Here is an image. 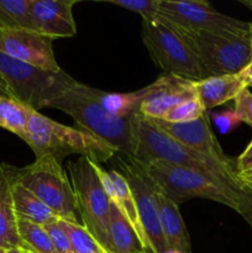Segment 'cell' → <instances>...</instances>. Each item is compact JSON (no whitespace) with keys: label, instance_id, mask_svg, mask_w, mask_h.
Returning a JSON list of instances; mask_svg holds the SVG:
<instances>
[{"label":"cell","instance_id":"603a6c76","mask_svg":"<svg viewBox=\"0 0 252 253\" xmlns=\"http://www.w3.org/2000/svg\"><path fill=\"white\" fill-rule=\"evenodd\" d=\"M35 109L7 95H0V127L25 140L30 115Z\"/></svg>","mask_w":252,"mask_h":253},{"label":"cell","instance_id":"7c38bea8","mask_svg":"<svg viewBox=\"0 0 252 253\" xmlns=\"http://www.w3.org/2000/svg\"><path fill=\"white\" fill-rule=\"evenodd\" d=\"M52 41L31 30H0V52L40 71L59 73L63 69L57 63Z\"/></svg>","mask_w":252,"mask_h":253},{"label":"cell","instance_id":"30bf717a","mask_svg":"<svg viewBox=\"0 0 252 253\" xmlns=\"http://www.w3.org/2000/svg\"><path fill=\"white\" fill-rule=\"evenodd\" d=\"M114 160L118 165L119 172L127 180L135 198L138 216L147 239L150 252L168 253L169 251L162 234L158 205L152 182L138 166L135 158L128 153L118 152Z\"/></svg>","mask_w":252,"mask_h":253},{"label":"cell","instance_id":"f546056e","mask_svg":"<svg viewBox=\"0 0 252 253\" xmlns=\"http://www.w3.org/2000/svg\"><path fill=\"white\" fill-rule=\"evenodd\" d=\"M235 100V114L240 121L247 124L252 128V91L249 88L240 91Z\"/></svg>","mask_w":252,"mask_h":253},{"label":"cell","instance_id":"3957f363","mask_svg":"<svg viewBox=\"0 0 252 253\" xmlns=\"http://www.w3.org/2000/svg\"><path fill=\"white\" fill-rule=\"evenodd\" d=\"M99 91L74 81L48 104V108L68 114L78 128L132 156L135 138L131 118L121 119L106 111L99 101Z\"/></svg>","mask_w":252,"mask_h":253},{"label":"cell","instance_id":"1f68e13d","mask_svg":"<svg viewBox=\"0 0 252 253\" xmlns=\"http://www.w3.org/2000/svg\"><path fill=\"white\" fill-rule=\"evenodd\" d=\"M214 120L221 133L230 132V131L234 130V128L241 123V121L239 120V118H237L236 114H235L234 110L222 111V113L215 114Z\"/></svg>","mask_w":252,"mask_h":253},{"label":"cell","instance_id":"ac0fdd59","mask_svg":"<svg viewBox=\"0 0 252 253\" xmlns=\"http://www.w3.org/2000/svg\"><path fill=\"white\" fill-rule=\"evenodd\" d=\"M11 166L0 163V249L24 250L11 195Z\"/></svg>","mask_w":252,"mask_h":253},{"label":"cell","instance_id":"277c9868","mask_svg":"<svg viewBox=\"0 0 252 253\" xmlns=\"http://www.w3.org/2000/svg\"><path fill=\"white\" fill-rule=\"evenodd\" d=\"M25 142L34 151L36 158L49 155L62 163L69 155L86 157L94 163L113 160L120 151L110 143L77 127L62 125L32 110L27 124Z\"/></svg>","mask_w":252,"mask_h":253},{"label":"cell","instance_id":"44dd1931","mask_svg":"<svg viewBox=\"0 0 252 253\" xmlns=\"http://www.w3.org/2000/svg\"><path fill=\"white\" fill-rule=\"evenodd\" d=\"M108 253H148L130 222L111 202Z\"/></svg>","mask_w":252,"mask_h":253},{"label":"cell","instance_id":"7402d4cb","mask_svg":"<svg viewBox=\"0 0 252 253\" xmlns=\"http://www.w3.org/2000/svg\"><path fill=\"white\" fill-rule=\"evenodd\" d=\"M153 83L130 93H106L99 91V101L106 111L121 119H130L140 113L141 104L152 93Z\"/></svg>","mask_w":252,"mask_h":253},{"label":"cell","instance_id":"836d02e7","mask_svg":"<svg viewBox=\"0 0 252 253\" xmlns=\"http://www.w3.org/2000/svg\"><path fill=\"white\" fill-rule=\"evenodd\" d=\"M241 2L246 6H249L250 9H252V0H241Z\"/></svg>","mask_w":252,"mask_h":253},{"label":"cell","instance_id":"4316f807","mask_svg":"<svg viewBox=\"0 0 252 253\" xmlns=\"http://www.w3.org/2000/svg\"><path fill=\"white\" fill-rule=\"evenodd\" d=\"M207 114V110L202 105L198 96L183 101L179 105L173 108L167 115L161 120H166L168 123H192L198 120Z\"/></svg>","mask_w":252,"mask_h":253},{"label":"cell","instance_id":"6da1fadb","mask_svg":"<svg viewBox=\"0 0 252 253\" xmlns=\"http://www.w3.org/2000/svg\"><path fill=\"white\" fill-rule=\"evenodd\" d=\"M131 124L135 138V151L132 157L138 162L160 161L175 167L197 170L237 189L252 193V188L245 184L237 174L236 161L229 163L220 162L192 148L185 147L169 136L158 131L140 113H136L131 118Z\"/></svg>","mask_w":252,"mask_h":253},{"label":"cell","instance_id":"484cf974","mask_svg":"<svg viewBox=\"0 0 252 253\" xmlns=\"http://www.w3.org/2000/svg\"><path fill=\"white\" fill-rule=\"evenodd\" d=\"M58 222L71 240L73 253H108L82 224L61 219Z\"/></svg>","mask_w":252,"mask_h":253},{"label":"cell","instance_id":"ffe728a7","mask_svg":"<svg viewBox=\"0 0 252 253\" xmlns=\"http://www.w3.org/2000/svg\"><path fill=\"white\" fill-rule=\"evenodd\" d=\"M11 195L15 212L19 219L27 220V221L35 222V224L42 225V226H46V225L58 220L57 215L46 204H43L30 190H27L26 188L22 187L19 182L15 180L14 173H12Z\"/></svg>","mask_w":252,"mask_h":253},{"label":"cell","instance_id":"74e56055","mask_svg":"<svg viewBox=\"0 0 252 253\" xmlns=\"http://www.w3.org/2000/svg\"><path fill=\"white\" fill-rule=\"evenodd\" d=\"M24 253H32V252H29V251H24Z\"/></svg>","mask_w":252,"mask_h":253},{"label":"cell","instance_id":"cb8c5ba5","mask_svg":"<svg viewBox=\"0 0 252 253\" xmlns=\"http://www.w3.org/2000/svg\"><path fill=\"white\" fill-rule=\"evenodd\" d=\"M14 29L35 31L30 0H0V30Z\"/></svg>","mask_w":252,"mask_h":253},{"label":"cell","instance_id":"e575fe53","mask_svg":"<svg viewBox=\"0 0 252 253\" xmlns=\"http://www.w3.org/2000/svg\"><path fill=\"white\" fill-rule=\"evenodd\" d=\"M7 253H24V251L20 249H11V250H7Z\"/></svg>","mask_w":252,"mask_h":253},{"label":"cell","instance_id":"8fae6325","mask_svg":"<svg viewBox=\"0 0 252 253\" xmlns=\"http://www.w3.org/2000/svg\"><path fill=\"white\" fill-rule=\"evenodd\" d=\"M158 16L180 29L205 32H250L251 22L216 11L200 0H160Z\"/></svg>","mask_w":252,"mask_h":253},{"label":"cell","instance_id":"d6a6232c","mask_svg":"<svg viewBox=\"0 0 252 253\" xmlns=\"http://www.w3.org/2000/svg\"><path fill=\"white\" fill-rule=\"evenodd\" d=\"M239 74L240 77L244 79V82L246 83V85L249 86V88L250 86H252V62L244 69V71L240 72Z\"/></svg>","mask_w":252,"mask_h":253},{"label":"cell","instance_id":"ba28073f","mask_svg":"<svg viewBox=\"0 0 252 253\" xmlns=\"http://www.w3.org/2000/svg\"><path fill=\"white\" fill-rule=\"evenodd\" d=\"M142 42L153 62L166 74L192 82L209 77L187 42L158 15L142 21Z\"/></svg>","mask_w":252,"mask_h":253},{"label":"cell","instance_id":"d6986e66","mask_svg":"<svg viewBox=\"0 0 252 253\" xmlns=\"http://www.w3.org/2000/svg\"><path fill=\"white\" fill-rule=\"evenodd\" d=\"M195 93L205 110H210L234 100L240 91L249 88L240 74L208 77L203 81L194 82Z\"/></svg>","mask_w":252,"mask_h":253},{"label":"cell","instance_id":"4fadbf2b","mask_svg":"<svg viewBox=\"0 0 252 253\" xmlns=\"http://www.w3.org/2000/svg\"><path fill=\"white\" fill-rule=\"evenodd\" d=\"M146 120L158 131L169 136L185 147L192 148L220 162H232L231 158L225 155L216 136L212 132L207 114L192 123H168L161 119L148 118H146Z\"/></svg>","mask_w":252,"mask_h":253},{"label":"cell","instance_id":"f1b7e54d","mask_svg":"<svg viewBox=\"0 0 252 253\" xmlns=\"http://www.w3.org/2000/svg\"><path fill=\"white\" fill-rule=\"evenodd\" d=\"M44 229L48 232L49 237L52 240V244H53L57 253H73L71 240H69L68 235L64 231L63 227L59 225L58 220L46 225Z\"/></svg>","mask_w":252,"mask_h":253},{"label":"cell","instance_id":"4dcf8cb0","mask_svg":"<svg viewBox=\"0 0 252 253\" xmlns=\"http://www.w3.org/2000/svg\"><path fill=\"white\" fill-rule=\"evenodd\" d=\"M236 170L240 179L252 188V141L245 148L244 152L237 157Z\"/></svg>","mask_w":252,"mask_h":253},{"label":"cell","instance_id":"5bb4252c","mask_svg":"<svg viewBox=\"0 0 252 253\" xmlns=\"http://www.w3.org/2000/svg\"><path fill=\"white\" fill-rule=\"evenodd\" d=\"M78 0H30L35 31L51 40L77 34L73 6Z\"/></svg>","mask_w":252,"mask_h":253},{"label":"cell","instance_id":"8d00e7d4","mask_svg":"<svg viewBox=\"0 0 252 253\" xmlns=\"http://www.w3.org/2000/svg\"><path fill=\"white\" fill-rule=\"evenodd\" d=\"M251 42H252V22H251Z\"/></svg>","mask_w":252,"mask_h":253},{"label":"cell","instance_id":"5b68a950","mask_svg":"<svg viewBox=\"0 0 252 253\" xmlns=\"http://www.w3.org/2000/svg\"><path fill=\"white\" fill-rule=\"evenodd\" d=\"M165 21L187 42L209 77L239 74L252 62L251 31H190Z\"/></svg>","mask_w":252,"mask_h":253},{"label":"cell","instance_id":"d4e9b609","mask_svg":"<svg viewBox=\"0 0 252 253\" xmlns=\"http://www.w3.org/2000/svg\"><path fill=\"white\" fill-rule=\"evenodd\" d=\"M17 231L24 244L22 251L32 253H57L44 226L17 217Z\"/></svg>","mask_w":252,"mask_h":253},{"label":"cell","instance_id":"d590c367","mask_svg":"<svg viewBox=\"0 0 252 253\" xmlns=\"http://www.w3.org/2000/svg\"><path fill=\"white\" fill-rule=\"evenodd\" d=\"M0 253H7V250H4V249H0Z\"/></svg>","mask_w":252,"mask_h":253},{"label":"cell","instance_id":"8992f818","mask_svg":"<svg viewBox=\"0 0 252 253\" xmlns=\"http://www.w3.org/2000/svg\"><path fill=\"white\" fill-rule=\"evenodd\" d=\"M12 173L15 180L46 204L58 219L79 222L71 180L56 158L41 156L24 168L12 167Z\"/></svg>","mask_w":252,"mask_h":253},{"label":"cell","instance_id":"2e32d148","mask_svg":"<svg viewBox=\"0 0 252 253\" xmlns=\"http://www.w3.org/2000/svg\"><path fill=\"white\" fill-rule=\"evenodd\" d=\"M94 165H95V170L98 173L99 178H100L101 184H103L110 202L118 208L119 211L130 222L132 229L137 234L138 239L141 240L146 250L150 252L147 239H146L145 231H143L142 225H141L140 221V216H138L135 198H133V194L131 192V188L128 185L127 180L125 179V177L118 169L105 170L98 163H94Z\"/></svg>","mask_w":252,"mask_h":253},{"label":"cell","instance_id":"9a60e30c","mask_svg":"<svg viewBox=\"0 0 252 253\" xmlns=\"http://www.w3.org/2000/svg\"><path fill=\"white\" fill-rule=\"evenodd\" d=\"M153 90L141 104L140 114L148 119H163L173 108L197 96L194 82L163 74L153 82Z\"/></svg>","mask_w":252,"mask_h":253},{"label":"cell","instance_id":"e0dca14e","mask_svg":"<svg viewBox=\"0 0 252 253\" xmlns=\"http://www.w3.org/2000/svg\"><path fill=\"white\" fill-rule=\"evenodd\" d=\"M152 184L156 200H157L162 234L163 237H165L168 251L177 253H192L189 234H188L187 227H185L182 215L179 212L178 204H175L170 198H168L155 183L152 182Z\"/></svg>","mask_w":252,"mask_h":253},{"label":"cell","instance_id":"83f0119b","mask_svg":"<svg viewBox=\"0 0 252 253\" xmlns=\"http://www.w3.org/2000/svg\"><path fill=\"white\" fill-rule=\"evenodd\" d=\"M108 2L136 12L142 17V21L155 19L160 5V0H108Z\"/></svg>","mask_w":252,"mask_h":253},{"label":"cell","instance_id":"52a82bcc","mask_svg":"<svg viewBox=\"0 0 252 253\" xmlns=\"http://www.w3.org/2000/svg\"><path fill=\"white\" fill-rule=\"evenodd\" d=\"M67 170L82 225L108 252L110 199L96 173L95 165L86 157H79L68 162Z\"/></svg>","mask_w":252,"mask_h":253},{"label":"cell","instance_id":"9c48e42d","mask_svg":"<svg viewBox=\"0 0 252 253\" xmlns=\"http://www.w3.org/2000/svg\"><path fill=\"white\" fill-rule=\"evenodd\" d=\"M0 77L6 84L7 96L39 111L46 108L76 79L59 73L40 71L0 52Z\"/></svg>","mask_w":252,"mask_h":253},{"label":"cell","instance_id":"7a4b0ae2","mask_svg":"<svg viewBox=\"0 0 252 253\" xmlns=\"http://www.w3.org/2000/svg\"><path fill=\"white\" fill-rule=\"evenodd\" d=\"M136 162L147 177L175 204L179 205L194 198L212 200L231 208L252 227V193L237 189L197 170L175 167L160 161Z\"/></svg>","mask_w":252,"mask_h":253}]
</instances>
